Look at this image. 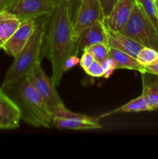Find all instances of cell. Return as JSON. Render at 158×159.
Listing matches in <instances>:
<instances>
[{
	"instance_id": "18",
	"label": "cell",
	"mask_w": 158,
	"mask_h": 159,
	"mask_svg": "<svg viewBox=\"0 0 158 159\" xmlns=\"http://www.w3.org/2000/svg\"><path fill=\"white\" fill-rule=\"evenodd\" d=\"M136 3L144 11L158 31V15L155 7L154 0H135Z\"/></svg>"
},
{
	"instance_id": "19",
	"label": "cell",
	"mask_w": 158,
	"mask_h": 159,
	"mask_svg": "<svg viewBox=\"0 0 158 159\" xmlns=\"http://www.w3.org/2000/svg\"><path fill=\"white\" fill-rule=\"evenodd\" d=\"M84 51L89 52L94 57V61L102 63L105 59L109 57L108 54V46L107 43H101L92 45L85 48Z\"/></svg>"
},
{
	"instance_id": "4",
	"label": "cell",
	"mask_w": 158,
	"mask_h": 159,
	"mask_svg": "<svg viewBox=\"0 0 158 159\" xmlns=\"http://www.w3.org/2000/svg\"><path fill=\"white\" fill-rule=\"evenodd\" d=\"M121 32L143 47L153 48L158 52V31L147 14L136 4L131 16Z\"/></svg>"
},
{
	"instance_id": "29",
	"label": "cell",
	"mask_w": 158,
	"mask_h": 159,
	"mask_svg": "<svg viewBox=\"0 0 158 159\" xmlns=\"http://www.w3.org/2000/svg\"><path fill=\"white\" fill-rule=\"evenodd\" d=\"M4 44H5V42L0 38V49H2L3 47H4Z\"/></svg>"
},
{
	"instance_id": "16",
	"label": "cell",
	"mask_w": 158,
	"mask_h": 159,
	"mask_svg": "<svg viewBox=\"0 0 158 159\" xmlns=\"http://www.w3.org/2000/svg\"><path fill=\"white\" fill-rule=\"evenodd\" d=\"M21 23L15 15L6 10L0 11V38L6 42Z\"/></svg>"
},
{
	"instance_id": "17",
	"label": "cell",
	"mask_w": 158,
	"mask_h": 159,
	"mask_svg": "<svg viewBox=\"0 0 158 159\" xmlns=\"http://www.w3.org/2000/svg\"><path fill=\"white\" fill-rule=\"evenodd\" d=\"M143 111H150V108L149 107L148 103L143 96L140 95L137 98L134 99H132L131 101L128 102L127 103L124 104L122 107H119L117 109L108 112L105 114L102 115L100 118L102 119L104 116H110V115L115 114V113H136V112H143Z\"/></svg>"
},
{
	"instance_id": "13",
	"label": "cell",
	"mask_w": 158,
	"mask_h": 159,
	"mask_svg": "<svg viewBox=\"0 0 158 159\" xmlns=\"http://www.w3.org/2000/svg\"><path fill=\"white\" fill-rule=\"evenodd\" d=\"M101 43H107L103 22L83 30L77 37V44L79 51H84L88 47Z\"/></svg>"
},
{
	"instance_id": "14",
	"label": "cell",
	"mask_w": 158,
	"mask_h": 159,
	"mask_svg": "<svg viewBox=\"0 0 158 159\" xmlns=\"http://www.w3.org/2000/svg\"><path fill=\"white\" fill-rule=\"evenodd\" d=\"M142 78V96L147 101L150 111L158 108V75L153 73H141Z\"/></svg>"
},
{
	"instance_id": "6",
	"label": "cell",
	"mask_w": 158,
	"mask_h": 159,
	"mask_svg": "<svg viewBox=\"0 0 158 159\" xmlns=\"http://www.w3.org/2000/svg\"><path fill=\"white\" fill-rule=\"evenodd\" d=\"M55 7L51 0H9L4 9L23 21L50 16Z\"/></svg>"
},
{
	"instance_id": "22",
	"label": "cell",
	"mask_w": 158,
	"mask_h": 159,
	"mask_svg": "<svg viewBox=\"0 0 158 159\" xmlns=\"http://www.w3.org/2000/svg\"><path fill=\"white\" fill-rule=\"evenodd\" d=\"M102 65L103 66L104 70H105V74H104L103 77L105 79H108L113 74L115 70L116 69V62L111 57H108V58L105 59L102 62Z\"/></svg>"
},
{
	"instance_id": "10",
	"label": "cell",
	"mask_w": 158,
	"mask_h": 159,
	"mask_svg": "<svg viewBox=\"0 0 158 159\" xmlns=\"http://www.w3.org/2000/svg\"><path fill=\"white\" fill-rule=\"evenodd\" d=\"M36 27V20H26L21 23L14 34L5 42L2 49L9 56L15 57L26 44Z\"/></svg>"
},
{
	"instance_id": "2",
	"label": "cell",
	"mask_w": 158,
	"mask_h": 159,
	"mask_svg": "<svg viewBox=\"0 0 158 159\" xmlns=\"http://www.w3.org/2000/svg\"><path fill=\"white\" fill-rule=\"evenodd\" d=\"M1 88L18 107L21 120L33 127H52V113L26 76Z\"/></svg>"
},
{
	"instance_id": "30",
	"label": "cell",
	"mask_w": 158,
	"mask_h": 159,
	"mask_svg": "<svg viewBox=\"0 0 158 159\" xmlns=\"http://www.w3.org/2000/svg\"><path fill=\"white\" fill-rule=\"evenodd\" d=\"M154 4H155V7H156V12H157V15H158V0H154Z\"/></svg>"
},
{
	"instance_id": "20",
	"label": "cell",
	"mask_w": 158,
	"mask_h": 159,
	"mask_svg": "<svg viewBox=\"0 0 158 159\" xmlns=\"http://www.w3.org/2000/svg\"><path fill=\"white\" fill-rule=\"evenodd\" d=\"M158 57V52L153 48L143 47L136 56L138 61L143 65H149Z\"/></svg>"
},
{
	"instance_id": "15",
	"label": "cell",
	"mask_w": 158,
	"mask_h": 159,
	"mask_svg": "<svg viewBox=\"0 0 158 159\" xmlns=\"http://www.w3.org/2000/svg\"><path fill=\"white\" fill-rule=\"evenodd\" d=\"M108 54L116 64V69H129L144 73L147 71L144 65L139 63L136 57L108 46Z\"/></svg>"
},
{
	"instance_id": "31",
	"label": "cell",
	"mask_w": 158,
	"mask_h": 159,
	"mask_svg": "<svg viewBox=\"0 0 158 159\" xmlns=\"http://www.w3.org/2000/svg\"><path fill=\"white\" fill-rule=\"evenodd\" d=\"M51 1L53 2V3H54V4L55 5V6H57V5L58 4V3L60 2L61 1V0H51Z\"/></svg>"
},
{
	"instance_id": "3",
	"label": "cell",
	"mask_w": 158,
	"mask_h": 159,
	"mask_svg": "<svg viewBox=\"0 0 158 159\" xmlns=\"http://www.w3.org/2000/svg\"><path fill=\"white\" fill-rule=\"evenodd\" d=\"M48 17L36 20L34 32L26 44L14 57V61L6 73L2 85H6L26 76L39 64L45 54V37Z\"/></svg>"
},
{
	"instance_id": "11",
	"label": "cell",
	"mask_w": 158,
	"mask_h": 159,
	"mask_svg": "<svg viewBox=\"0 0 158 159\" xmlns=\"http://www.w3.org/2000/svg\"><path fill=\"white\" fill-rule=\"evenodd\" d=\"M20 120L18 107L0 87V130L17 128Z\"/></svg>"
},
{
	"instance_id": "8",
	"label": "cell",
	"mask_w": 158,
	"mask_h": 159,
	"mask_svg": "<svg viewBox=\"0 0 158 159\" xmlns=\"http://www.w3.org/2000/svg\"><path fill=\"white\" fill-rule=\"evenodd\" d=\"M100 120V116L76 113L64 107L53 114L52 126L65 130H95L102 127Z\"/></svg>"
},
{
	"instance_id": "27",
	"label": "cell",
	"mask_w": 158,
	"mask_h": 159,
	"mask_svg": "<svg viewBox=\"0 0 158 159\" xmlns=\"http://www.w3.org/2000/svg\"><path fill=\"white\" fill-rule=\"evenodd\" d=\"M145 68L147 72L158 75V57L156 59V60L153 61L152 63L146 65Z\"/></svg>"
},
{
	"instance_id": "7",
	"label": "cell",
	"mask_w": 158,
	"mask_h": 159,
	"mask_svg": "<svg viewBox=\"0 0 158 159\" xmlns=\"http://www.w3.org/2000/svg\"><path fill=\"white\" fill-rule=\"evenodd\" d=\"M103 9L99 0H82L75 15L71 20V30L77 40L83 30L103 22Z\"/></svg>"
},
{
	"instance_id": "12",
	"label": "cell",
	"mask_w": 158,
	"mask_h": 159,
	"mask_svg": "<svg viewBox=\"0 0 158 159\" xmlns=\"http://www.w3.org/2000/svg\"><path fill=\"white\" fill-rule=\"evenodd\" d=\"M104 28L106 35L107 44L111 48L123 51L134 57H136L139 51L143 48V45L123 34L122 32L112 30L107 27L105 24Z\"/></svg>"
},
{
	"instance_id": "25",
	"label": "cell",
	"mask_w": 158,
	"mask_h": 159,
	"mask_svg": "<svg viewBox=\"0 0 158 159\" xmlns=\"http://www.w3.org/2000/svg\"><path fill=\"white\" fill-rule=\"evenodd\" d=\"M99 1H100L101 5H102V9H103L105 17H106L110 13L117 0H99Z\"/></svg>"
},
{
	"instance_id": "28",
	"label": "cell",
	"mask_w": 158,
	"mask_h": 159,
	"mask_svg": "<svg viewBox=\"0 0 158 159\" xmlns=\"http://www.w3.org/2000/svg\"><path fill=\"white\" fill-rule=\"evenodd\" d=\"M9 1V0H0V11L4 10L5 7Z\"/></svg>"
},
{
	"instance_id": "9",
	"label": "cell",
	"mask_w": 158,
	"mask_h": 159,
	"mask_svg": "<svg viewBox=\"0 0 158 159\" xmlns=\"http://www.w3.org/2000/svg\"><path fill=\"white\" fill-rule=\"evenodd\" d=\"M136 4L135 0H117L103 23L112 30L121 32L128 23Z\"/></svg>"
},
{
	"instance_id": "5",
	"label": "cell",
	"mask_w": 158,
	"mask_h": 159,
	"mask_svg": "<svg viewBox=\"0 0 158 159\" xmlns=\"http://www.w3.org/2000/svg\"><path fill=\"white\" fill-rule=\"evenodd\" d=\"M26 78L34 89L43 99L52 114L66 107L57 92L51 78L48 77L42 68L41 64L37 65L26 75Z\"/></svg>"
},
{
	"instance_id": "1",
	"label": "cell",
	"mask_w": 158,
	"mask_h": 159,
	"mask_svg": "<svg viewBox=\"0 0 158 159\" xmlns=\"http://www.w3.org/2000/svg\"><path fill=\"white\" fill-rule=\"evenodd\" d=\"M77 40L71 30V19L68 0H61L48 17L45 37V54L52 68L51 80L56 87L64 75V64L68 57L77 55Z\"/></svg>"
},
{
	"instance_id": "23",
	"label": "cell",
	"mask_w": 158,
	"mask_h": 159,
	"mask_svg": "<svg viewBox=\"0 0 158 159\" xmlns=\"http://www.w3.org/2000/svg\"><path fill=\"white\" fill-rule=\"evenodd\" d=\"M94 57L89 52L84 51L83 54H82L81 57L80 58V65L84 69V71H86L88 67L94 62Z\"/></svg>"
},
{
	"instance_id": "21",
	"label": "cell",
	"mask_w": 158,
	"mask_h": 159,
	"mask_svg": "<svg viewBox=\"0 0 158 159\" xmlns=\"http://www.w3.org/2000/svg\"><path fill=\"white\" fill-rule=\"evenodd\" d=\"M85 71L90 76L94 78L103 77L104 74H105V70H104L102 63L96 61H94V62Z\"/></svg>"
},
{
	"instance_id": "24",
	"label": "cell",
	"mask_w": 158,
	"mask_h": 159,
	"mask_svg": "<svg viewBox=\"0 0 158 159\" xmlns=\"http://www.w3.org/2000/svg\"><path fill=\"white\" fill-rule=\"evenodd\" d=\"M79 63H80V59L77 55L70 56L65 60L64 64V72H66L68 70L77 66Z\"/></svg>"
},
{
	"instance_id": "26",
	"label": "cell",
	"mask_w": 158,
	"mask_h": 159,
	"mask_svg": "<svg viewBox=\"0 0 158 159\" xmlns=\"http://www.w3.org/2000/svg\"><path fill=\"white\" fill-rule=\"evenodd\" d=\"M82 0H68V6H69L70 15H71V19L72 20L73 17L75 15L77 9L80 6Z\"/></svg>"
}]
</instances>
